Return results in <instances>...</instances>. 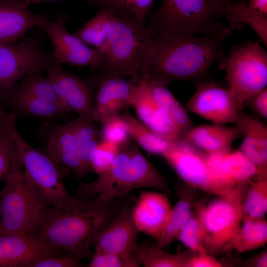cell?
Masks as SVG:
<instances>
[{"label":"cell","instance_id":"6da1fadb","mask_svg":"<svg viewBox=\"0 0 267 267\" xmlns=\"http://www.w3.org/2000/svg\"><path fill=\"white\" fill-rule=\"evenodd\" d=\"M233 30L229 26H223L210 33H172L152 38L139 76L166 86L174 81L194 84L209 78L212 65L219 64L224 57L222 45Z\"/></svg>","mask_w":267,"mask_h":267},{"label":"cell","instance_id":"7a4b0ae2","mask_svg":"<svg viewBox=\"0 0 267 267\" xmlns=\"http://www.w3.org/2000/svg\"><path fill=\"white\" fill-rule=\"evenodd\" d=\"M74 34L101 55L95 76L140 77L143 59L152 40L144 22L116 6L103 7Z\"/></svg>","mask_w":267,"mask_h":267},{"label":"cell","instance_id":"3957f363","mask_svg":"<svg viewBox=\"0 0 267 267\" xmlns=\"http://www.w3.org/2000/svg\"><path fill=\"white\" fill-rule=\"evenodd\" d=\"M121 207L116 199L75 196L63 206L47 207L41 223L30 236L61 248L80 261L89 255L99 233Z\"/></svg>","mask_w":267,"mask_h":267},{"label":"cell","instance_id":"277c9868","mask_svg":"<svg viewBox=\"0 0 267 267\" xmlns=\"http://www.w3.org/2000/svg\"><path fill=\"white\" fill-rule=\"evenodd\" d=\"M143 187L171 194L165 178L130 142L121 147L109 169L96 179L81 183L75 197L111 200Z\"/></svg>","mask_w":267,"mask_h":267},{"label":"cell","instance_id":"5b68a950","mask_svg":"<svg viewBox=\"0 0 267 267\" xmlns=\"http://www.w3.org/2000/svg\"><path fill=\"white\" fill-rule=\"evenodd\" d=\"M5 180L0 191V232L31 236L47 207L38 198L15 151Z\"/></svg>","mask_w":267,"mask_h":267},{"label":"cell","instance_id":"8992f818","mask_svg":"<svg viewBox=\"0 0 267 267\" xmlns=\"http://www.w3.org/2000/svg\"><path fill=\"white\" fill-rule=\"evenodd\" d=\"M224 7L212 0H162L147 27L152 38L215 32L223 27L219 20Z\"/></svg>","mask_w":267,"mask_h":267},{"label":"cell","instance_id":"52a82bcc","mask_svg":"<svg viewBox=\"0 0 267 267\" xmlns=\"http://www.w3.org/2000/svg\"><path fill=\"white\" fill-rule=\"evenodd\" d=\"M219 65L241 110L252 96L267 88V53L258 42L233 46Z\"/></svg>","mask_w":267,"mask_h":267},{"label":"cell","instance_id":"ba28073f","mask_svg":"<svg viewBox=\"0 0 267 267\" xmlns=\"http://www.w3.org/2000/svg\"><path fill=\"white\" fill-rule=\"evenodd\" d=\"M17 42L0 44V102L2 104L26 76L57 64L51 52L44 48L41 34L24 37Z\"/></svg>","mask_w":267,"mask_h":267},{"label":"cell","instance_id":"9c48e42d","mask_svg":"<svg viewBox=\"0 0 267 267\" xmlns=\"http://www.w3.org/2000/svg\"><path fill=\"white\" fill-rule=\"evenodd\" d=\"M162 156L178 177L193 188L223 196L233 193L244 186L232 187L225 183L210 166L207 154L182 138L172 141Z\"/></svg>","mask_w":267,"mask_h":267},{"label":"cell","instance_id":"30bf717a","mask_svg":"<svg viewBox=\"0 0 267 267\" xmlns=\"http://www.w3.org/2000/svg\"><path fill=\"white\" fill-rule=\"evenodd\" d=\"M245 187L231 194L218 196L197 209L196 217L205 232L207 251L220 252L230 246L243 220Z\"/></svg>","mask_w":267,"mask_h":267},{"label":"cell","instance_id":"8fae6325","mask_svg":"<svg viewBox=\"0 0 267 267\" xmlns=\"http://www.w3.org/2000/svg\"><path fill=\"white\" fill-rule=\"evenodd\" d=\"M68 18L67 14L61 13L53 20L47 19L40 28L50 41L54 58L61 65L89 66L98 72L102 64L101 55L67 30L65 24Z\"/></svg>","mask_w":267,"mask_h":267},{"label":"cell","instance_id":"7c38bea8","mask_svg":"<svg viewBox=\"0 0 267 267\" xmlns=\"http://www.w3.org/2000/svg\"><path fill=\"white\" fill-rule=\"evenodd\" d=\"M37 135L45 154L59 166L73 172L79 179L89 174L82 160V145L77 137L73 121L63 124H43Z\"/></svg>","mask_w":267,"mask_h":267},{"label":"cell","instance_id":"4fadbf2b","mask_svg":"<svg viewBox=\"0 0 267 267\" xmlns=\"http://www.w3.org/2000/svg\"><path fill=\"white\" fill-rule=\"evenodd\" d=\"M194 85L196 90L186 104L187 110L214 124L235 123L242 110L228 88L210 78Z\"/></svg>","mask_w":267,"mask_h":267},{"label":"cell","instance_id":"5bb4252c","mask_svg":"<svg viewBox=\"0 0 267 267\" xmlns=\"http://www.w3.org/2000/svg\"><path fill=\"white\" fill-rule=\"evenodd\" d=\"M44 71L64 106L70 112L91 119L95 78L78 76L64 70L58 64L49 66Z\"/></svg>","mask_w":267,"mask_h":267},{"label":"cell","instance_id":"9a60e30c","mask_svg":"<svg viewBox=\"0 0 267 267\" xmlns=\"http://www.w3.org/2000/svg\"><path fill=\"white\" fill-rule=\"evenodd\" d=\"M93 76L96 81L91 113L93 122L101 123L132 107L140 78Z\"/></svg>","mask_w":267,"mask_h":267},{"label":"cell","instance_id":"2e32d148","mask_svg":"<svg viewBox=\"0 0 267 267\" xmlns=\"http://www.w3.org/2000/svg\"><path fill=\"white\" fill-rule=\"evenodd\" d=\"M63 249L25 234L0 232V267H31L39 258L61 255Z\"/></svg>","mask_w":267,"mask_h":267},{"label":"cell","instance_id":"e0dca14e","mask_svg":"<svg viewBox=\"0 0 267 267\" xmlns=\"http://www.w3.org/2000/svg\"><path fill=\"white\" fill-rule=\"evenodd\" d=\"M131 205L125 203L114 219L101 231L94 246L95 251L132 254L136 247L138 233L132 218Z\"/></svg>","mask_w":267,"mask_h":267},{"label":"cell","instance_id":"ac0fdd59","mask_svg":"<svg viewBox=\"0 0 267 267\" xmlns=\"http://www.w3.org/2000/svg\"><path fill=\"white\" fill-rule=\"evenodd\" d=\"M168 195L156 191H141L132 207L133 222L138 232L157 240L172 206Z\"/></svg>","mask_w":267,"mask_h":267},{"label":"cell","instance_id":"d6986e66","mask_svg":"<svg viewBox=\"0 0 267 267\" xmlns=\"http://www.w3.org/2000/svg\"><path fill=\"white\" fill-rule=\"evenodd\" d=\"M132 107L138 119L161 137L171 141L182 137L170 117L154 99L145 78L140 77Z\"/></svg>","mask_w":267,"mask_h":267},{"label":"cell","instance_id":"ffe728a7","mask_svg":"<svg viewBox=\"0 0 267 267\" xmlns=\"http://www.w3.org/2000/svg\"><path fill=\"white\" fill-rule=\"evenodd\" d=\"M47 19L46 14L33 12L18 0H0V44L20 41Z\"/></svg>","mask_w":267,"mask_h":267},{"label":"cell","instance_id":"44dd1931","mask_svg":"<svg viewBox=\"0 0 267 267\" xmlns=\"http://www.w3.org/2000/svg\"><path fill=\"white\" fill-rule=\"evenodd\" d=\"M235 125L243 135L238 149L256 167L257 178L267 177V125L243 110Z\"/></svg>","mask_w":267,"mask_h":267},{"label":"cell","instance_id":"7402d4cb","mask_svg":"<svg viewBox=\"0 0 267 267\" xmlns=\"http://www.w3.org/2000/svg\"><path fill=\"white\" fill-rule=\"evenodd\" d=\"M241 135L238 128L223 124H204L193 126L181 137L208 154L227 153Z\"/></svg>","mask_w":267,"mask_h":267},{"label":"cell","instance_id":"603a6c76","mask_svg":"<svg viewBox=\"0 0 267 267\" xmlns=\"http://www.w3.org/2000/svg\"><path fill=\"white\" fill-rule=\"evenodd\" d=\"M5 103L16 115L19 113L44 119L62 118L70 112L60 105L15 90Z\"/></svg>","mask_w":267,"mask_h":267},{"label":"cell","instance_id":"cb8c5ba5","mask_svg":"<svg viewBox=\"0 0 267 267\" xmlns=\"http://www.w3.org/2000/svg\"><path fill=\"white\" fill-rule=\"evenodd\" d=\"M192 198L187 192H179V199L172 207L165 219L157 246L161 249L178 239L186 223L192 216Z\"/></svg>","mask_w":267,"mask_h":267},{"label":"cell","instance_id":"d4e9b609","mask_svg":"<svg viewBox=\"0 0 267 267\" xmlns=\"http://www.w3.org/2000/svg\"><path fill=\"white\" fill-rule=\"evenodd\" d=\"M223 15L233 30H241L246 25L256 33L261 41L267 45V17L259 15L249 7L246 0H239L225 4Z\"/></svg>","mask_w":267,"mask_h":267},{"label":"cell","instance_id":"484cf974","mask_svg":"<svg viewBox=\"0 0 267 267\" xmlns=\"http://www.w3.org/2000/svg\"><path fill=\"white\" fill-rule=\"evenodd\" d=\"M147 83L156 102L169 115L183 136L194 126L185 107L178 101L166 85L147 80Z\"/></svg>","mask_w":267,"mask_h":267},{"label":"cell","instance_id":"4316f807","mask_svg":"<svg viewBox=\"0 0 267 267\" xmlns=\"http://www.w3.org/2000/svg\"><path fill=\"white\" fill-rule=\"evenodd\" d=\"M120 115L131 138L148 153L162 156L171 141L161 137L152 131L135 117L129 109L124 111Z\"/></svg>","mask_w":267,"mask_h":267},{"label":"cell","instance_id":"83f0119b","mask_svg":"<svg viewBox=\"0 0 267 267\" xmlns=\"http://www.w3.org/2000/svg\"><path fill=\"white\" fill-rule=\"evenodd\" d=\"M267 242V222L264 219L243 218L230 246L243 253L261 248Z\"/></svg>","mask_w":267,"mask_h":267},{"label":"cell","instance_id":"f1b7e54d","mask_svg":"<svg viewBox=\"0 0 267 267\" xmlns=\"http://www.w3.org/2000/svg\"><path fill=\"white\" fill-rule=\"evenodd\" d=\"M133 254L139 265L145 267H185L190 256L187 253H168L156 244L146 243L137 244Z\"/></svg>","mask_w":267,"mask_h":267},{"label":"cell","instance_id":"f546056e","mask_svg":"<svg viewBox=\"0 0 267 267\" xmlns=\"http://www.w3.org/2000/svg\"><path fill=\"white\" fill-rule=\"evenodd\" d=\"M221 168L225 178L234 185L247 184L257 177L255 166L239 149L224 154Z\"/></svg>","mask_w":267,"mask_h":267},{"label":"cell","instance_id":"4dcf8cb0","mask_svg":"<svg viewBox=\"0 0 267 267\" xmlns=\"http://www.w3.org/2000/svg\"><path fill=\"white\" fill-rule=\"evenodd\" d=\"M41 71H35L26 76L17 85L14 90L57 104L66 109L60 101L48 78L45 77Z\"/></svg>","mask_w":267,"mask_h":267},{"label":"cell","instance_id":"1f68e13d","mask_svg":"<svg viewBox=\"0 0 267 267\" xmlns=\"http://www.w3.org/2000/svg\"><path fill=\"white\" fill-rule=\"evenodd\" d=\"M242 207L243 218H264L267 212V177L257 178L251 183Z\"/></svg>","mask_w":267,"mask_h":267},{"label":"cell","instance_id":"d6a6232c","mask_svg":"<svg viewBox=\"0 0 267 267\" xmlns=\"http://www.w3.org/2000/svg\"><path fill=\"white\" fill-rule=\"evenodd\" d=\"M178 239L193 252H207L205 246V232L196 217L191 216L180 232Z\"/></svg>","mask_w":267,"mask_h":267},{"label":"cell","instance_id":"836d02e7","mask_svg":"<svg viewBox=\"0 0 267 267\" xmlns=\"http://www.w3.org/2000/svg\"><path fill=\"white\" fill-rule=\"evenodd\" d=\"M100 131L102 139L116 144L122 147L131 142L125 124L121 115L108 118L103 121Z\"/></svg>","mask_w":267,"mask_h":267},{"label":"cell","instance_id":"e575fe53","mask_svg":"<svg viewBox=\"0 0 267 267\" xmlns=\"http://www.w3.org/2000/svg\"><path fill=\"white\" fill-rule=\"evenodd\" d=\"M140 265L133 253L124 255L95 251L89 267H137Z\"/></svg>","mask_w":267,"mask_h":267},{"label":"cell","instance_id":"d590c367","mask_svg":"<svg viewBox=\"0 0 267 267\" xmlns=\"http://www.w3.org/2000/svg\"><path fill=\"white\" fill-rule=\"evenodd\" d=\"M120 148L116 144L102 139L98 143L94 152L91 164L92 171L98 175L106 171Z\"/></svg>","mask_w":267,"mask_h":267},{"label":"cell","instance_id":"8d00e7d4","mask_svg":"<svg viewBox=\"0 0 267 267\" xmlns=\"http://www.w3.org/2000/svg\"><path fill=\"white\" fill-rule=\"evenodd\" d=\"M155 0H116L115 6L144 22Z\"/></svg>","mask_w":267,"mask_h":267},{"label":"cell","instance_id":"74e56055","mask_svg":"<svg viewBox=\"0 0 267 267\" xmlns=\"http://www.w3.org/2000/svg\"><path fill=\"white\" fill-rule=\"evenodd\" d=\"M14 155L11 140L0 126V180L5 179L10 170Z\"/></svg>","mask_w":267,"mask_h":267},{"label":"cell","instance_id":"f35d334b","mask_svg":"<svg viewBox=\"0 0 267 267\" xmlns=\"http://www.w3.org/2000/svg\"><path fill=\"white\" fill-rule=\"evenodd\" d=\"M80 261L70 256L45 255L36 259L31 267H79Z\"/></svg>","mask_w":267,"mask_h":267},{"label":"cell","instance_id":"ab89813d","mask_svg":"<svg viewBox=\"0 0 267 267\" xmlns=\"http://www.w3.org/2000/svg\"><path fill=\"white\" fill-rule=\"evenodd\" d=\"M248 106L258 117L267 119V89H262L252 96L245 103V107Z\"/></svg>","mask_w":267,"mask_h":267},{"label":"cell","instance_id":"60d3db41","mask_svg":"<svg viewBox=\"0 0 267 267\" xmlns=\"http://www.w3.org/2000/svg\"><path fill=\"white\" fill-rule=\"evenodd\" d=\"M222 264L215 258L206 253L190 255L185 267H221Z\"/></svg>","mask_w":267,"mask_h":267},{"label":"cell","instance_id":"b9f144b4","mask_svg":"<svg viewBox=\"0 0 267 267\" xmlns=\"http://www.w3.org/2000/svg\"><path fill=\"white\" fill-rule=\"evenodd\" d=\"M248 5L254 13L267 17V0H250Z\"/></svg>","mask_w":267,"mask_h":267},{"label":"cell","instance_id":"7bdbcfd3","mask_svg":"<svg viewBox=\"0 0 267 267\" xmlns=\"http://www.w3.org/2000/svg\"><path fill=\"white\" fill-rule=\"evenodd\" d=\"M251 265L257 267H267V250L262 252L260 254L255 257V259L252 260Z\"/></svg>","mask_w":267,"mask_h":267},{"label":"cell","instance_id":"ee69618b","mask_svg":"<svg viewBox=\"0 0 267 267\" xmlns=\"http://www.w3.org/2000/svg\"><path fill=\"white\" fill-rule=\"evenodd\" d=\"M116 0H89V1L99 8L115 5Z\"/></svg>","mask_w":267,"mask_h":267},{"label":"cell","instance_id":"f6af8a7d","mask_svg":"<svg viewBox=\"0 0 267 267\" xmlns=\"http://www.w3.org/2000/svg\"><path fill=\"white\" fill-rule=\"evenodd\" d=\"M18 0L22 2L26 6H28L29 4H37L39 3H41L45 1L56 0Z\"/></svg>","mask_w":267,"mask_h":267},{"label":"cell","instance_id":"bcb514c9","mask_svg":"<svg viewBox=\"0 0 267 267\" xmlns=\"http://www.w3.org/2000/svg\"><path fill=\"white\" fill-rule=\"evenodd\" d=\"M230 0H220L221 4L225 5V4L229 2Z\"/></svg>","mask_w":267,"mask_h":267},{"label":"cell","instance_id":"7dc6e473","mask_svg":"<svg viewBox=\"0 0 267 267\" xmlns=\"http://www.w3.org/2000/svg\"><path fill=\"white\" fill-rule=\"evenodd\" d=\"M212 1L217 4L222 5V4H221L220 0H212Z\"/></svg>","mask_w":267,"mask_h":267}]
</instances>
